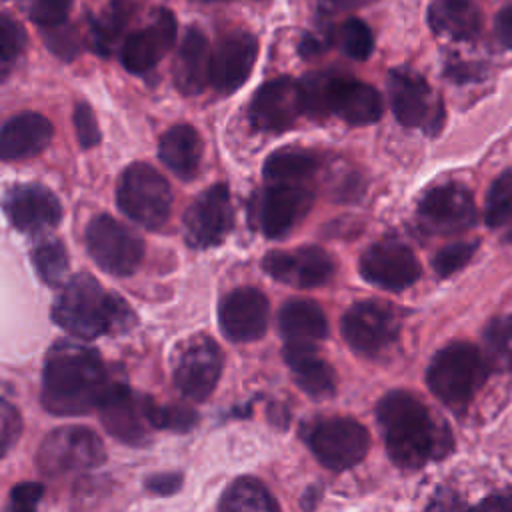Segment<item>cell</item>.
<instances>
[{
  "label": "cell",
  "instance_id": "6da1fadb",
  "mask_svg": "<svg viewBox=\"0 0 512 512\" xmlns=\"http://www.w3.org/2000/svg\"><path fill=\"white\" fill-rule=\"evenodd\" d=\"M114 380L96 350L58 342L46 356L40 400L56 416H80L100 408Z\"/></svg>",
  "mask_w": 512,
  "mask_h": 512
},
{
  "label": "cell",
  "instance_id": "7a4b0ae2",
  "mask_svg": "<svg viewBox=\"0 0 512 512\" xmlns=\"http://www.w3.org/2000/svg\"><path fill=\"white\" fill-rule=\"evenodd\" d=\"M388 456L400 468H422L428 460L450 450V430L440 424L426 404L406 390L384 394L376 406Z\"/></svg>",
  "mask_w": 512,
  "mask_h": 512
},
{
  "label": "cell",
  "instance_id": "3957f363",
  "mask_svg": "<svg viewBox=\"0 0 512 512\" xmlns=\"http://www.w3.org/2000/svg\"><path fill=\"white\" fill-rule=\"evenodd\" d=\"M52 320L70 336L92 340L126 332L134 326L136 316L124 298L106 292L90 274H78L56 296Z\"/></svg>",
  "mask_w": 512,
  "mask_h": 512
},
{
  "label": "cell",
  "instance_id": "277c9868",
  "mask_svg": "<svg viewBox=\"0 0 512 512\" xmlns=\"http://www.w3.org/2000/svg\"><path fill=\"white\" fill-rule=\"evenodd\" d=\"M304 114H336L348 124H372L382 116L384 104L380 92L356 78L310 74L302 82Z\"/></svg>",
  "mask_w": 512,
  "mask_h": 512
},
{
  "label": "cell",
  "instance_id": "5b68a950",
  "mask_svg": "<svg viewBox=\"0 0 512 512\" xmlns=\"http://www.w3.org/2000/svg\"><path fill=\"white\" fill-rule=\"evenodd\" d=\"M484 354L468 342H452L432 358L426 382L430 392L452 408H462L482 388L488 376Z\"/></svg>",
  "mask_w": 512,
  "mask_h": 512
},
{
  "label": "cell",
  "instance_id": "8992f818",
  "mask_svg": "<svg viewBox=\"0 0 512 512\" xmlns=\"http://www.w3.org/2000/svg\"><path fill=\"white\" fill-rule=\"evenodd\" d=\"M118 208L136 224L158 230L166 224L172 212V190L166 178L150 164H130L116 188Z\"/></svg>",
  "mask_w": 512,
  "mask_h": 512
},
{
  "label": "cell",
  "instance_id": "52a82bcc",
  "mask_svg": "<svg viewBox=\"0 0 512 512\" xmlns=\"http://www.w3.org/2000/svg\"><path fill=\"white\" fill-rule=\"evenodd\" d=\"M106 460L100 436L86 426H62L46 434L36 452V466L46 476H62L100 466Z\"/></svg>",
  "mask_w": 512,
  "mask_h": 512
},
{
  "label": "cell",
  "instance_id": "ba28073f",
  "mask_svg": "<svg viewBox=\"0 0 512 512\" xmlns=\"http://www.w3.org/2000/svg\"><path fill=\"white\" fill-rule=\"evenodd\" d=\"M86 248L92 260L112 276L134 274L144 258L142 238L108 214L90 220L86 228Z\"/></svg>",
  "mask_w": 512,
  "mask_h": 512
},
{
  "label": "cell",
  "instance_id": "9c48e42d",
  "mask_svg": "<svg viewBox=\"0 0 512 512\" xmlns=\"http://www.w3.org/2000/svg\"><path fill=\"white\" fill-rule=\"evenodd\" d=\"M306 442L316 460L330 470L356 466L370 448L368 430L346 416L316 420L306 430Z\"/></svg>",
  "mask_w": 512,
  "mask_h": 512
},
{
  "label": "cell",
  "instance_id": "30bf717a",
  "mask_svg": "<svg viewBox=\"0 0 512 512\" xmlns=\"http://www.w3.org/2000/svg\"><path fill=\"white\" fill-rule=\"evenodd\" d=\"M400 334L398 312L380 300H362L342 316L346 344L364 356H378L388 350Z\"/></svg>",
  "mask_w": 512,
  "mask_h": 512
},
{
  "label": "cell",
  "instance_id": "8fae6325",
  "mask_svg": "<svg viewBox=\"0 0 512 512\" xmlns=\"http://www.w3.org/2000/svg\"><path fill=\"white\" fill-rule=\"evenodd\" d=\"M222 374V352L206 334H194L174 358V382L178 390L196 402H204L216 388Z\"/></svg>",
  "mask_w": 512,
  "mask_h": 512
},
{
  "label": "cell",
  "instance_id": "7c38bea8",
  "mask_svg": "<svg viewBox=\"0 0 512 512\" xmlns=\"http://www.w3.org/2000/svg\"><path fill=\"white\" fill-rule=\"evenodd\" d=\"M312 202L314 194L306 182H268L256 200L254 216L262 234L282 238L304 220Z\"/></svg>",
  "mask_w": 512,
  "mask_h": 512
},
{
  "label": "cell",
  "instance_id": "4fadbf2b",
  "mask_svg": "<svg viewBox=\"0 0 512 512\" xmlns=\"http://www.w3.org/2000/svg\"><path fill=\"white\" fill-rule=\"evenodd\" d=\"M478 220L472 194L460 184H440L418 202V222L424 230L440 236L462 234Z\"/></svg>",
  "mask_w": 512,
  "mask_h": 512
},
{
  "label": "cell",
  "instance_id": "5bb4252c",
  "mask_svg": "<svg viewBox=\"0 0 512 512\" xmlns=\"http://www.w3.org/2000/svg\"><path fill=\"white\" fill-rule=\"evenodd\" d=\"M234 226V210L226 184L206 188L184 214V240L192 248L220 244Z\"/></svg>",
  "mask_w": 512,
  "mask_h": 512
},
{
  "label": "cell",
  "instance_id": "9a60e30c",
  "mask_svg": "<svg viewBox=\"0 0 512 512\" xmlns=\"http://www.w3.org/2000/svg\"><path fill=\"white\" fill-rule=\"evenodd\" d=\"M304 114L302 84L282 76L262 84L248 108L250 122L262 132H284Z\"/></svg>",
  "mask_w": 512,
  "mask_h": 512
},
{
  "label": "cell",
  "instance_id": "2e32d148",
  "mask_svg": "<svg viewBox=\"0 0 512 512\" xmlns=\"http://www.w3.org/2000/svg\"><path fill=\"white\" fill-rule=\"evenodd\" d=\"M148 396L134 394L124 382L114 380L110 386L104 402L100 404V420L102 426L112 434L116 440L142 446L150 440L152 424L146 412Z\"/></svg>",
  "mask_w": 512,
  "mask_h": 512
},
{
  "label": "cell",
  "instance_id": "e0dca14e",
  "mask_svg": "<svg viewBox=\"0 0 512 512\" xmlns=\"http://www.w3.org/2000/svg\"><path fill=\"white\" fill-rule=\"evenodd\" d=\"M360 274L384 290L400 292L420 278V262L406 244L380 240L362 254Z\"/></svg>",
  "mask_w": 512,
  "mask_h": 512
},
{
  "label": "cell",
  "instance_id": "ac0fdd59",
  "mask_svg": "<svg viewBox=\"0 0 512 512\" xmlns=\"http://www.w3.org/2000/svg\"><path fill=\"white\" fill-rule=\"evenodd\" d=\"M258 58V40L252 32L236 28L226 32L212 50L210 84L220 94L236 92L250 76Z\"/></svg>",
  "mask_w": 512,
  "mask_h": 512
},
{
  "label": "cell",
  "instance_id": "d6986e66",
  "mask_svg": "<svg viewBox=\"0 0 512 512\" xmlns=\"http://www.w3.org/2000/svg\"><path fill=\"white\" fill-rule=\"evenodd\" d=\"M264 272L294 288H316L326 284L334 274L332 256L318 246L296 250H272L262 260Z\"/></svg>",
  "mask_w": 512,
  "mask_h": 512
},
{
  "label": "cell",
  "instance_id": "ffe728a7",
  "mask_svg": "<svg viewBox=\"0 0 512 512\" xmlns=\"http://www.w3.org/2000/svg\"><path fill=\"white\" fill-rule=\"evenodd\" d=\"M388 98L396 120L406 128H430L442 116L426 80L408 68L390 70Z\"/></svg>",
  "mask_w": 512,
  "mask_h": 512
},
{
  "label": "cell",
  "instance_id": "44dd1931",
  "mask_svg": "<svg viewBox=\"0 0 512 512\" xmlns=\"http://www.w3.org/2000/svg\"><path fill=\"white\" fill-rule=\"evenodd\" d=\"M176 18L170 10L160 8L152 20L126 36L120 46V62L132 74H144L152 70L174 46Z\"/></svg>",
  "mask_w": 512,
  "mask_h": 512
},
{
  "label": "cell",
  "instance_id": "7402d4cb",
  "mask_svg": "<svg viewBox=\"0 0 512 512\" xmlns=\"http://www.w3.org/2000/svg\"><path fill=\"white\" fill-rule=\"evenodd\" d=\"M268 312V298L258 288H236L218 306L220 330L232 342H254L268 328Z\"/></svg>",
  "mask_w": 512,
  "mask_h": 512
},
{
  "label": "cell",
  "instance_id": "603a6c76",
  "mask_svg": "<svg viewBox=\"0 0 512 512\" xmlns=\"http://www.w3.org/2000/svg\"><path fill=\"white\" fill-rule=\"evenodd\" d=\"M4 214L10 224L26 234H42L58 226L60 200L42 184H18L4 196Z\"/></svg>",
  "mask_w": 512,
  "mask_h": 512
},
{
  "label": "cell",
  "instance_id": "cb8c5ba5",
  "mask_svg": "<svg viewBox=\"0 0 512 512\" xmlns=\"http://www.w3.org/2000/svg\"><path fill=\"white\" fill-rule=\"evenodd\" d=\"M210 66L212 50L208 38L200 28L190 26L172 62V78L178 92L184 96L200 94L210 84Z\"/></svg>",
  "mask_w": 512,
  "mask_h": 512
},
{
  "label": "cell",
  "instance_id": "d4e9b609",
  "mask_svg": "<svg viewBox=\"0 0 512 512\" xmlns=\"http://www.w3.org/2000/svg\"><path fill=\"white\" fill-rule=\"evenodd\" d=\"M54 134L50 120L38 112L12 116L0 128V160L16 162L38 156L46 150Z\"/></svg>",
  "mask_w": 512,
  "mask_h": 512
},
{
  "label": "cell",
  "instance_id": "484cf974",
  "mask_svg": "<svg viewBox=\"0 0 512 512\" xmlns=\"http://www.w3.org/2000/svg\"><path fill=\"white\" fill-rule=\"evenodd\" d=\"M428 24L438 36L468 42L482 30V12L476 0H432L428 6Z\"/></svg>",
  "mask_w": 512,
  "mask_h": 512
},
{
  "label": "cell",
  "instance_id": "4316f807",
  "mask_svg": "<svg viewBox=\"0 0 512 512\" xmlns=\"http://www.w3.org/2000/svg\"><path fill=\"white\" fill-rule=\"evenodd\" d=\"M284 358L300 390L312 398L332 396L336 390V374L332 366L316 352V344H286Z\"/></svg>",
  "mask_w": 512,
  "mask_h": 512
},
{
  "label": "cell",
  "instance_id": "83f0119b",
  "mask_svg": "<svg viewBox=\"0 0 512 512\" xmlns=\"http://www.w3.org/2000/svg\"><path fill=\"white\" fill-rule=\"evenodd\" d=\"M162 164L182 180H192L202 162V140L188 124H176L166 130L158 144Z\"/></svg>",
  "mask_w": 512,
  "mask_h": 512
},
{
  "label": "cell",
  "instance_id": "f1b7e54d",
  "mask_svg": "<svg viewBox=\"0 0 512 512\" xmlns=\"http://www.w3.org/2000/svg\"><path fill=\"white\" fill-rule=\"evenodd\" d=\"M286 344H316L328 334L324 310L312 300H288L278 314Z\"/></svg>",
  "mask_w": 512,
  "mask_h": 512
},
{
  "label": "cell",
  "instance_id": "f546056e",
  "mask_svg": "<svg viewBox=\"0 0 512 512\" xmlns=\"http://www.w3.org/2000/svg\"><path fill=\"white\" fill-rule=\"evenodd\" d=\"M318 168V158L304 148H282L268 156L262 172L268 182H308Z\"/></svg>",
  "mask_w": 512,
  "mask_h": 512
},
{
  "label": "cell",
  "instance_id": "4dcf8cb0",
  "mask_svg": "<svg viewBox=\"0 0 512 512\" xmlns=\"http://www.w3.org/2000/svg\"><path fill=\"white\" fill-rule=\"evenodd\" d=\"M132 14H134V2L132 0H112L100 12V16H96L92 20L90 36H92L94 50L98 54L108 56L116 48V44H118V40L124 32L126 24L130 22Z\"/></svg>",
  "mask_w": 512,
  "mask_h": 512
},
{
  "label": "cell",
  "instance_id": "1f68e13d",
  "mask_svg": "<svg viewBox=\"0 0 512 512\" xmlns=\"http://www.w3.org/2000/svg\"><path fill=\"white\" fill-rule=\"evenodd\" d=\"M218 508L230 512H270L278 510V504L258 480L238 478L226 488Z\"/></svg>",
  "mask_w": 512,
  "mask_h": 512
},
{
  "label": "cell",
  "instance_id": "d6a6232c",
  "mask_svg": "<svg viewBox=\"0 0 512 512\" xmlns=\"http://www.w3.org/2000/svg\"><path fill=\"white\" fill-rule=\"evenodd\" d=\"M484 220L502 240L512 242V172L498 176L486 196Z\"/></svg>",
  "mask_w": 512,
  "mask_h": 512
},
{
  "label": "cell",
  "instance_id": "836d02e7",
  "mask_svg": "<svg viewBox=\"0 0 512 512\" xmlns=\"http://www.w3.org/2000/svg\"><path fill=\"white\" fill-rule=\"evenodd\" d=\"M484 358L490 370H512V316H498L484 328Z\"/></svg>",
  "mask_w": 512,
  "mask_h": 512
},
{
  "label": "cell",
  "instance_id": "e575fe53",
  "mask_svg": "<svg viewBox=\"0 0 512 512\" xmlns=\"http://www.w3.org/2000/svg\"><path fill=\"white\" fill-rule=\"evenodd\" d=\"M32 262L38 276L50 286H58L68 270V254L58 240L40 242L32 252Z\"/></svg>",
  "mask_w": 512,
  "mask_h": 512
},
{
  "label": "cell",
  "instance_id": "d590c367",
  "mask_svg": "<svg viewBox=\"0 0 512 512\" xmlns=\"http://www.w3.org/2000/svg\"><path fill=\"white\" fill-rule=\"evenodd\" d=\"M26 48V32L12 16H0V82L6 80Z\"/></svg>",
  "mask_w": 512,
  "mask_h": 512
},
{
  "label": "cell",
  "instance_id": "8d00e7d4",
  "mask_svg": "<svg viewBox=\"0 0 512 512\" xmlns=\"http://www.w3.org/2000/svg\"><path fill=\"white\" fill-rule=\"evenodd\" d=\"M146 412H148V420H150L152 428H158V430L188 432L198 422V414L184 404L162 406V404L154 402L152 398H148Z\"/></svg>",
  "mask_w": 512,
  "mask_h": 512
},
{
  "label": "cell",
  "instance_id": "74e56055",
  "mask_svg": "<svg viewBox=\"0 0 512 512\" xmlns=\"http://www.w3.org/2000/svg\"><path fill=\"white\" fill-rule=\"evenodd\" d=\"M340 48L352 60H368L374 52V36L360 18H348L340 26Z\"/></svg>",
  "mask_w": 512,
  "mask_h": 512
},
{
  "label": "cell",
  "instance_id": "f35d334b",
  "mask_svg": "<svg viewBox=\"0 0 512 512\" xmlns=\"http://www.w3.org/2000/svg\"><path fill=\"white\" fill-rule=\"evenodd\" d=\"M18 4L34 24L52 28L66 22L74 0H18Z\"/></svg>",
  "mask_w": 512,
  "mask_h": 512
},
{
  "label": "cell",
  "instance_id": "ab89813d",
  "mask_svg": "<svg viewBox=\"0 0 512 512\" xmlns=\"http://www.w3.org/2000/svg\"><path fill=\"white\" fill-rule=\"evenodd\" d=\"M476 248H478V244L468 242V240H460V242H452V244L444 246L434 256V262H432L436 274L442 278L456 274L460 268H464L472 260Z\"/></svg>",
  "mask_w": 512,
  "mask_h": 512
},
{
  "label": "cell",
  "instance_id": "60d3db41",
  "mask_svg": "<svg viewBox=\"0 0 512 512\" xmlns=\"http://www.w3.org/2000/svg\"><path fill=\"white\" fill-rule=\"evenodd\" d=\"M74 128L82 148H94L100 142V128L96 116L88 104H78L74 108Z\"/></svg>",
  "mask_w": 512,
  "mask_h": 512
},
{
  "label": "cell",
  "instance_id": "b9f144b4",
  "mask_svg": "<svg viewBox=\"0 0 512 512\" xmlns=\"http://www.w3.org/2000/svg\"><path fill=\"white\" fill-rule=\"evenodd\" d=\"M44 496V486L40 482H22L16 484L10 492V508L28 512L34 510Z\"/></svg>",
  "mask_w": 512,
  "mask_h": 512
},
{
  "label": "cell",
  "instance_id": "7bdbcfd3",
  "mask_svg": "<svg viewBox=\"0 0 512 512\" xmlns=\"http://www.w3.org/2000/svg\"><path fill=\"white\" fill-rule=\"evenodd\" d=\"M20 428H22V422L18 418V412L10 404L0 400V458L8 452L12 442L18 438Z\"/></svg>",
  "mask_w": 512,
  "mask_h": 512
},
{
  "label": "cell",
  "instance_id": "ee69618b",
  "mask_svg": "<svg viewBox=\"0 0 512 512\" xmlns=\"http://www.w3.org/2000/svg\"><path fill=\"white\" fill-rule=\"evenodd\" d=\"M64 24L44 28L46 30V44L54 54H58L64 60H70L78 54V40L72 36V30H62Z\"/></svg>",
  "mask_w": 512,
  "mask_h": 512
},
{
  "label": "cell",
  "instance_id": "f6af8a7d",
  "mask_svg": "<svg viewBox=\"0 0 512 512\" xmlns=\"http://www.w3.org/2000/svg\"><path fill=\"white\" fill-rule=\"evenodd\" d=\"M182 486V476L172 474V472H162V474H152L146 478V488L158 496H170L178 492Z\"/></svg>",
  "mask_w": 512,
  "mask_h": 512
},
{
  "label": "cell",
  "instance_id": "bcb514c9",
  "mask_svg": "<svg viewBox=\"0 0 512 512\" xmlns=\"http://www.w3.org/2000/svg\"><path fill=\"white\" fill-rule=\"evenodd\" d=\"M494 30H496V38L500 40V44L508 50H512V4H506L504 8H500V12L496 14L494 20Z\"/></svg>",
  "mask_w": 512,
  "mask_h": 512
},
{
  "label": "cell",
  "instance_id": "7dc6e473",
  "mask_svg": "<svg viewBox=\"0 0 512 512\" xmlns=\"http://www.w3.org/2000/svg\"><path fill=\"white\" fill-rule=\"evenodd\" d=\"M322 12L334 14V12H348V10H356V8H364L374 4L376 0H316Z\"/></svg>",
  "mask_w": 512,
  "mask_h": 512
},
{
  "label": "cell",
  "instance_id": "c3c4849f",
  "mask_svg": "<svg viewBox=\"0 0 512 512\" xmlns=\"http://www.w3.org/2000/svg\"><path fill=\"white\" fill-rule=\"evenodd\" d=\"M486 506H512V498H508V500H502V496H498V498H490V500H486L484 502Z\"/></svg>",
  "mask_w": 512,
  "mask_h": 512
},
{
  "label": "cell",
  "instance_id": "681fc988",
  "mask_svg": "<svg viewBox=\"0 0 512 512\" xmlns=\"http://www.w3.org/2000/svg\"><path fill=\"white\" fill-rule=\"evenodd\" d=\"M200 2H228V0H200Z\"/></svg>",
  "mask_w": 512,
  "mask_h": 512
}]
</instances>
